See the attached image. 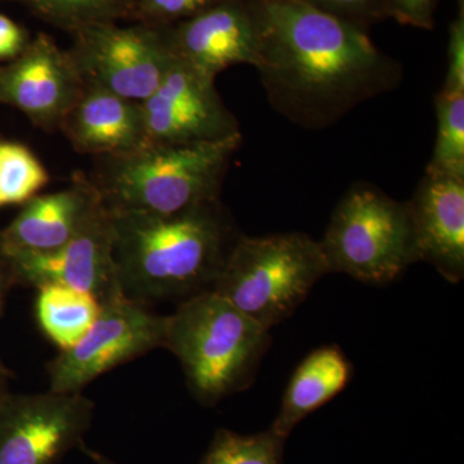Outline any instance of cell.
<instances>
[{"instance_id":"6da1fadb","label":"cell","mask_w":464,"mask_h":464,"mask_svg":"<svg viewBox=\"0 0 464 464\" xmlns=\"http://www.w3.org/2000/svg\"><path fill=\"white\" fill-rule=\"evenodd\" d=\"M267 99L293 124L323 130L396 90L402 69L365 27L286 0H246Z\"/></svg>"},{"instance_id":"7a4b0ae2","label":"cell","mask_w":464,"mask_h":464,"mask_svg":"<svg viewBox=\"0 0 464 464\" xmlns=\"http://www.w3.org/2000/svg\"><path fill=\"white\" fill-rule=\"evenodd\" d=\"M110 215L121 293L145 304L210 292L243 235L221 199L170 216Z\"/></svg>"},{"instance_id":"3957f363","label":"cell","mask_w":464,"mask_h":464,"mask_svg":"<svg viewBox=\"0 0 464 464\" xmlns=\"http://www.w3.org/2000/svg\"><path fill=\"white\" fill-rule=\"evenodd\" d=\"M243 134L195 145H145L99 158L88 177L112 215L170 216L221 199L222 183Z\"/></svg>"},{"instance_id":"277c9868","label":"cell","mask_w":464,"mask_h":464,"mask_svg":"<svg viewBox=\"0 0 464 464\" xmlns=\"http://www.w3.org/2000/svg\"><path fill=\"white\" fill-rule=\"evenodd\" d=\"M270 344V331L212 290L168 315L164 348L179 360L192 396L203 405L246 389Z\"/></svg>"},{"instance_id":"5b68a950","label":"cell","mask_w":464,"mask_h":464,"mask_svg":"<svg viewBox=\"0 0 464 464\" xmlns=\"http://www.w3.org/2000/svg\"><path fill=\"white\" fill-rule=\"evenodd\" d=\"M329 273L319 241L302 232L241 235L212 292L271 331Z\"/></svg>"},{"instance_id":"8992f818","label":"cell","mask_w":464,"mask_h":464,"mask_svg":"<svg viewBox=\"0 0 464 464\" xmlns=\"http://www.w3.org/2000/svg\"><path fill=\"white\" fill-rule=\"evenodd\" d=\"M319 243L329 273L362 283L389 284L418 262L405 203L369 182L348 188Z\"/></svg>"},{"instance_id":"52a82bcc","label":"cell","mask_w":464,"mask_h":464,"mask_svg":"<svg viewBox=\"0 0 464 464\" xmlns=\"http://www.w3.org/2000/svg\"><path fill=\"white\" fill-rule=\"evenodd\" d=\"M69 51L84 84L142 102L160 84L174 53L167 26L93 24L76 30Z\"/></svg>"},{"instance_id":"ba28073f","label":"cell","mask_w":464,"mask_h":464,"mask_svg":"<svg viewBox=\"0 0 464 464\" xmlns=\"http://www.w3.org/2000/svg\"><path fill=\"white\" fill-rule=\"evenodd\" d=\"M168 316L121 295L102 304L83 338L47 364L51 391L82 392L116 366L166 346Z\"/></svg>"},{"instance_id":"9c48e42d","label":"cell","mask_w":464,"mask_h":464,"mask_svg":"<svg viewBox=\"0 0 464 464\" xmlns=\"http://www.w3.org/2000/svg\"><path fill=\"white\" fill-rule=\"evenodd\" d=\"M94 406L82 392H9L0 405V464H57L83 444Z\"/></svg>"},{"instance_id":"30bf717a","label":"cell","mask_w":464,"mask_h":464,"mask_svg":"<svg viewBox=\"0 0 464 464\" xmlns=\"http://www.w3.org/2000/svg\"><path fill=\"white\" fill-rule=\"evenodd\" d=\"M215 81L174 57L157 91L141 102L146 145H195L240 134Z\"/></svg>"},{"instance_id":"8fae6325","label":"cell","mask_w":464,"mask_h":464,"mask_svg":"<svg viewBox=\"0 0 464 464\" xmlns=\"http://www.w3.org/2000/svg\"><path fill=\"white\" fill-rule=\"evenodd\" d=\"M2 259L14 283L36 289L45 285L69 286L91 293L101 304L123 295L112 256L111 215L103 206L63 248L17 253Z\"/></svg>"},{"instance_id":"7c38bea8","label":"cell","mask_w":464,"mask_h":464,"mask_svg":"<svg viewBox=\"0 0 464 464\" xmlns=\"http://www.w3.org/2000/svg\"><path fill=\"white\" fill-rule=\"evenodd\" d=\"M84 81L69 52L41 34L14 63L0 70V101L24 112L34 124L60 130L84 91Z\"/></svg>"},{"instance_id":"4fadbf2b","label":"cell","mask_w":464,"mask_h":464,"mask_svg":"<svg viewBox=\"0 0 464 464\" xmlns=\"http://www.w3.org/2000/svg\"><path fill=\"white\" fill-rule=\"evenodd\" d=\"M167 30L176 57L210 78L231 66L257 65L258 33L246 0H221Z\"/></svg>"},{"instance_id":"5bb4252c","label":"cell","mask_w":464,"mask_h":464,"mask_svg":"<svg viewBox=\"0 0 464 464\" xmlns=\"http://www.w3.org/2000/svg\"><path fill=\"white\" fill-rule=\"evenodd\" d=\"M405 206L418 261L429 262L448 282H462L464 179L424 173Z\"/></svg>"},{"instance_id":"9a60e30c","label":"cell","mask_w":464,"mask_h":464,"mask_svg":"<svg viewBox=\"0 0 464 464\" xmlns=\"http://www.w3.org/2000/svg\"><path fill=\"white\" fill-rule=\"evenodd\" d=\"M102 207L90 179L76 174L67 188L36 195L0 234V257L63 248Z\"/></svg>"},{"instance_id":"2e32d148","label":"cell","mask_w":464,"mask_h":464,"mask_svg":"<svg viewBox=\"0 0 464 464\" xmlns=\"http://www.w3.org/2000/svg\"><path fill=\"white\" fill-rule=\"evenodd\" d=\"M60 130L81 154L116 157L148 143L141 102L85 84Z\"/></svg>"},{"instance_id":"e0dca14e","label":"cell","mask_w":464,"mask_h":464,"mask_svg":"<svg viewBox=\"0 0 464 464\" xmlns=\"http://www.w3.org/2000/svg\"><path fill=\"white\" fill-rule=\"evenodd\" d=\"M353 373V365L337 344L314 350L290 378L282 408L270 429L288 439L304 418L346 389Z\"/></svg>"},{"instance_id":"ac0fdd59","label":"cell","mask_w":464,"mask_h":464,"mask_svg":"<svg viewBox=\"0 0 464 464\" xmlns=\"http://www.w3.org/2000/svg\"><path fill=\"white\" fill-rule=\"evenodd\" d=\"M101 302L91 293L69 286L38 288L35 314L44 334L61 351L69 350L84 337L96 322Z\"/></svg>"},{"instance_id":"d6986e66","label":"cell","mask_w":464,"mask_h":464,"mask_svg":"<svg viewBox=\"0 0 464 464\" xmlns=\"http://www.w3.org/2000/svg\"><path fill=\"white\" fill-rule=\"evenodd\" d=\"M435 106L438 136L426 173L464 179V92L440 91Z\"/></svg>"},{"instance_id":"ffe728a7","label":"cell","mask_w":464,"mask_h":464,"mask_svg":"<svg viewBox=\"0 0 464 464\" xmlns=\"http://www.w3.org/2000/svg\"><path fill=\"white\" fill-rule=\"evenodd\" d=\"M48 182L50 174L26 146L0 142V207L25 204Z\"/></svg>"},{"instance_id":"44dd1931","label":"cell","mask_w":464,"mask_h":464,"mask_svg":"<svg viewBox=\"0 0 464 464\" xmlns=\"http://www.w3.org/2000/svg\"><path fill=\"white\" fill-rule=\"evenodd\" d=\"M285 440L271 429L256 435L221 429L199 464H284Z\"/></svg>"},{"instance_id":"7402d4cb","label":"cell","mask_w":464,"mask_h":464,"mask_svg":"<svg viewBox=\"0 0 464 464\" xmlns=\"http://www.w3.org/2000/svg\"><path fill=\"white\" fill-rule=\"evenodd\" d=\"M36 14L63 29L115 23L134 16L136 0H27Z\"/></svg>"},{"instance_id":"603a6c76","label":"cell","mask_w":464,"mask_h":464,"mask_svg":"<svg viewBox=\"0 0 464 464\" xmlns=\"http://www.w3.org/2000/svg\"><path fill=\"white\" fill-rule=\"evenodd\" d=\"M221 0H136L134 17L148 25L169 26L197 16Z\"/></svg>"},{"instance_id":"cb8c5ba5","label":"cell","mask_w":464,"mask_h":464,"mask_svg":"<svg viewBox=\"0 0 464 464\" xmlns=\"http://www.w3.org/2000/svg\"><path fill=\"white\" fill-rule=\"evenodd\" d=\"M365 27L387 20L386 0H286Z\"/></svg>"},{"instance_id":"d4e9b609","label":"cell","mask_w":464,"mask_h":464,"mask_svg":"<svg viewBox=\"0 0 464 464\" xmlns=\"http://www.w3.org/2000/svg\"><path fill=\"white\" fill-rule=\"evenodd\" d=\"M440 0H386L387 18L401 25L432 30Z\"/></svg>"},{"instance_id":"484cf974","label":"cell","mask_w":464,"mask_h":464,"mask_svg":"<svg viewBox=\"0 0 464 464\" xmlns=\"http://www.w3.org/2000/svg\"><path fill=\"white\" fill-rule=\"evenodd\" d=\"M441 91L464 92V11L449 30L448 72Z\"/></svg>"},{"instance_id":"4316f807","label":"cell","mask_w":464,"mask_h":464,"mask_svg":"<svg viewBox=\"0 0 464 464\" xmlns=\"http://www.w3.org/2000/svg\"><path fill=\"white\" fill-rule=\"evenodd\" d=\"M25 32L16 23L0 14V60H14L26 50Z\"/></svg>"},{"instance_id":"83f0119b","label":"cell","mask_w":464,"mask_h":464,"mask_svg":"<svg viewBox=\"0 0 464 464\" xmlns=\"http://www.w3.org/2000/svg\"><path fill=\"white\" fill-rule=\"evenodd\" d=\"M12 284H14V279H12L7 265L3 261L0 264V315H2L3 308H5V297H7V293Z\"/></svg>"},{"instance_id":"f1b7e54d","label":"cell","mask_w":464,"mask_h":464,"mask_svg":"<svg viewBox=\"0 0 464 464\" xmlns=\"http://www.w3.org/2000/svg\"><path fill=\"white\" fill-rule=\"evenodd\" d=\"M79 449H81L82 453H83L85 457L90 458L92 462L94 464H118L115 463L114 460L110 459V458L101 454L100 451L88 448L84 442L83 444L79 445Z\"/></svg>"},{"instance_id":"f546056e","label":"cell","mask_w":464,"mask_h":464,"mask_svg":"<svg viewBox=\"0 0 464 464\" xmlns=\"http://www.w3.org/2000/svg\"><path fill=\"white\" fill-rule=\"evenodd\" d=\"M9 377H5V375H0V405L3 404L5 399L7 398L9 393L8 391V381Z\"/></svg>"},{"instance_id":"4dcf8cb0","label":"cell","mask_w":464,"mask_h":464,"mask_svg":"<svg viewBox=\"0 0 464 464\" xmlns=\"http://www.w3.org/2000/svg\"><path fill=\"white\" fill-rule=\"evenodd\" d=\"M0 375H5V377L9 378L14 377L11 369H8L5 362H3L2 357H0Z\"/></svg>"}]
</instances>
